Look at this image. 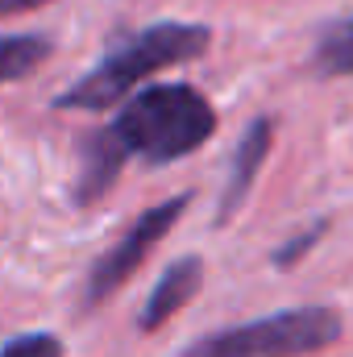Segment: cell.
<instances>
[{
  "instance_id": "ba28073f",
  "label": "cell",
  "mask_w": 353,
  "mask_h": 357,
  "mask_svg": "<svg viewBox=\"0 0 353 357\" xmlns=\"http://www.w3.org/2000/svg\"><path fill=\"white\" fill-rule=\"evenodd\" d=\"M54 54L50 33H0V88L33 75Z\"/></svg>"
},
{
  "instance_id": "277c9868",
  "label": "cell",
  "mask_w": 353,
  "mask_h": 357,
  "mask_svg": "<svg viewBox=\"0 0 353 357\" xmlns=\"http://www.w3.org/2000/svg\"><path fill=\"white\" fill-rule=\"evenodd\" d=\"M187 204H191V195H171V199L146 208V212L117 237V245L91 262L88 282H84V307L108 303V299L137 274V266L154 254V245L179 225V216L187 212Z\"/></svg>"
},
{
  "instance_id": "3957f363",
  "label": "cell",
  "mask_w": 353,
  "mask_h": 357,
  "mask_svg": "<svg viewBox=\"0 0 353 357\" xmlns=\"http://www.w3.org/2000/svg\"><path fill=\"white\" fill-rule=\"evenodd\" d=\"M345 320L337 307H283L274 316H258L233 328H216L191 341L175 357H308L341 341Z\"/></svg>"
},
{
  "instance_id": "6da1fadb",
  "label": "cell",
  "mask_w": 353,
  "mask_h": 357,
  "mask_svg": "<svg viewBox=\"0 0 353 357\" xmlns=\"http://www.w3.org/2000/svg\"><path fill=\"white\" fill-rule=\"evenodd\" d=\"M212 133H216V108L200 88L150 84L133 91L104 129L80 137V175L71 191L75 208L100 204L121 178L125 162L171 167L191 158L200 146H208Z\"/></svg>"
},
{
  "instance_id": "8fae6325",
  "label": "cell",
  "mask_w": 353,
  "mask_h": 357,
  "mask_svg": "<svg viewBox=\"0 0 353 357\" xmlns=\"http://www.w3.org/2000/svg\"><path fill=\"white\" fill-rule=\"evenodd\" d=\"M29 4H42V0H0V13H8V8H29Z\"/></svg>"
},
{
  "instance_id": "9c48e42d",
  "label": "cell",
  "mask_w": 353,
  "mask_h": 357,
  "mask_svg": "<svg viewBox=\"0 0 353 357\" xmlns=\"http://www.w3.org/2000/svg\"><path fill=\"white\" fill-rule=\"evenodd\" d=\"M0 357H67V345L54 333H21L0 345Z\"/></svg>"
},
{
  "instance_id": "5b68a950",
  "label": "cell",
  "mask_w": 353,
  "mask_h": 357,
  "mask_svg": "<svg viewBox=\"0 0 353 357\" xmlns=\"http://www.w3.org/2000/svg\"><path fill=\"white\" fill-rule=\"evenodd\" d=\"M270 142H274V116H254L233 150V162H229V178H225V191H220V204H216V225H229L241 204L250 199L254 183L262 175L266 158H270Z\"/></svg>"
},
{
  "instance_id": "30bf717a",
  "label": "cell",
  "mask_w": 353,
  "mask_h": 357,
  "mask_svg": "<svg viewBox=\"0 0 353 357\" xmlns=\"http://www.w3.org/2000/svg\"><path fill=\"white\" fill-rule=\"evenodd\" d=\"M324 233H329V220H316L308 233H299V237H291L283 250H274V266H278V270H291L299 258H308V254H312V245H316Z\"/></svg>"
},
{
  "instance_id": "52a82bcc",
  "label": "cell",
  "mask_w": 353,
  "mask_h": 357,
  "mask_svg": "<svg viewBox=\"0 0 353 357\" xmlns=\"http://www.w3.org/2000/svg\"><path fill=\"white\" fill-rule=\"evenodd\" d=\"M312 71L324 79H345L353 75V13L329 21L316 42H312Z\"/></svg>"
},
{
  "instance_id": "8992f818",
  "label": "cell",
  "mask_w": 353,
  "mask_h": 357,
  "mask_svg": "<svg viewBox=\"0 0 353 357\" xmlns=\"http://www.w3.org/2000/svg\"><path fill=\"white\" fill-rule=\"evenodd\" d=\"M204 287V258L187 254V258H175L171 266L163 270V278L154 282V291L146 295L142 303V316H137V328L142 333H154L163 328L171 316H179Z\"/></svg>"
},
{
  "instance_id": "7a4b0ae2",
  "label": "cell",
  "mask_w": 353,
  "mask_h": 357,
  "mask_svg": "<svg viewBox=\"0 0 353 357\" xmlns=\"http://www.w3.org/2000/svg\"><path fill=\"white\" fill-rule=\"evenodd\" d=\"M208 46H212L208 25L154 21V25L129 33L125 42H117L91 71H84L67 91H59L54 108H63V112H104L112 104H125L133 91H142V84L150 75L208 54Z\"/></svg>"
}]
</instances>
